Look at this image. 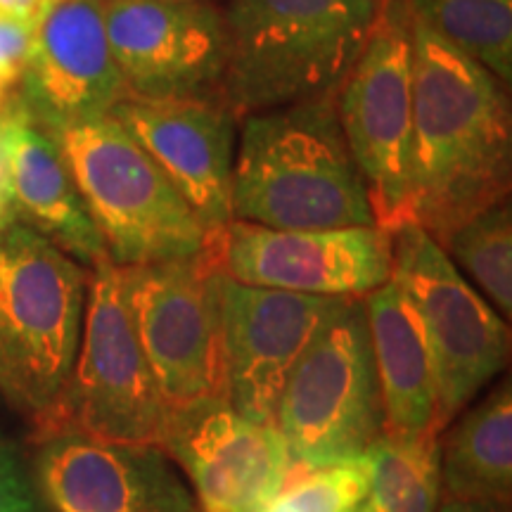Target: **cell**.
Returning <instances> with one entry per match:
<instances>
[{"label": "cell", "instance_id": "6da1fadb", "mask_svg": "<svg viewBox=\"0 0 512 512\" xmlns=\"http://www.w3.org/2000/svg\"><path fill=\"white\" fill-rule=\"evenodd\" d=\"M413 169L408 223L441 245L510 195V100L503 83L411 17Z\"/></svg>", "mask_w": 512, "mask_h": 512}, {"label": "cell", "instance_id": "7a4b0ae2", "mask_svg": "<svg viewBox=\"0 0 512 512\" xmlns=\"http://www.w3.org/2000/svg\"><path fill=\"white\" fill-rule=\"evenodd\" d=\"M230 209L235 221L278 230L375 226L335 95L242 117Z\"/></svg>", "mask_w": 512, "mask_h": 512}, {"label": "cell", "instance_id": "3957f363", "mask_svg": "<svg viewBox=\"0 0 512 512\" xmlns=\"http://www.w3.org/2000/svg\"><path fill=\"white\" fill-rule=\"evenodd\" d=\"M387 0H228L221 95L238 117L330 98Z\"/></svg>", "mask_w": 512, "mask_h": 512}, {"label": "cell", "instance_id": "277c9868", "mask_svg": "<svg viewBox=\"0 0 512 512\" xmlns=\"http://www.w3.org/2000/svg\"><path fill=\"white\" fill-rule=\"evenodd\" d=\"M91 271L34 228L0 230V394L46 441L79 354Z\"/></svg>", "mask_w": 512, "mask_h": 512}, {"label": "cell", "instance_id": "5b68a950", "mask_svg": "<svg viewBox=\"0 0 512 512\" xmlns=\"http://www.w3.org/2000/svg\"><path fill=\"white\" fill-rule=\"evenodd\" d=\"M53 138L114 266L195 259L216 240L117 117L81 121Z\"/></svg>", "mask_w": 512, "mask_h": 512}, {"label": "cell", "instance_id": "8992f818", "mask_svg": "<svg viewBox=\"0 0 512 512\" xmlns=\"http://www.w3.org/2000/svg\"><path fill=\"white\" fill-rule=\"evenodd\" d=\"M275 427L297 467L358 458L382 437V394L363 299H339L313 332L287 377Z\"/></svg>", "mask_w": 512, "mask_h": 512}, {"label": "cell", "instance_id": "52a82bcc", "mask_svg": "<svg viewBox=\"0 0 512 512\" xmlns=\"http://www.w3.org/2000/svg\"><path fill=\"white\" fill-rule=\"evenodd\" d=\"M166 411L128 313L119 266L91 268L79 354L53 437L114 446H162ZM46 439V441H48Z\"/></svg>", "mask_w": 512, "mask_h": 512}, {"label": "cell", "instance_id": "ba28073f", "mask_svg": "<svg viewBox=\"0 0 512 512\" xmlns=\"http://www.w3.org/2000/svg\"><path fill=\"white\" fill-rule=\"evenodd\" d=\"M339 128L366 183L375 226L408 223L413 169V34L406 0L380 24L335 93Z\"/></svg>", "mask_w": 512, "mask_h": 512}, {"label": "cell", "instance_id": "9c48e42d", "mask_svg": "<svg viewBox=\"0 0 512 512\" xmlns=\"http://www.w3.org/2000/svg\"><path fill=\"white\" fill-rule=\"evenodd\" d=\"M219 235L195 259L119 266L128 313L166 411L226 396Z\"/></svg>", "mask_w": 512, "mask_h": 512}, {"label": "cell", "instance_id": "30bf717a", "mask_svg": "<svg viewBox=\"0 0 512 512\" xmlns=\"http://www.w3.org/2000/svg\"><path fill=\"white\" fill-rule=\"evenodd\" d=\"M392 280L418 313L437 368V430L444 434L510 356V330L425 230L392 233Z\"/></svg>", "mask_w": 512, "mask_h": 512}, {"label": "cell", "instance_id": "8fae6325", "mask_svg": "<svg viewBox=\"0 0 512 512\" xmlns=\"http://www.w3.org/2000/svg\"><path fill=\"white\" fill-rule=\"evenodd\" d=\"M102 12L128 98L221 95L228 31L219 5L211 0H102Z\"/></svg>", "mask_w": 512, "mask_h": 512}, {"label": "cell", "instance_id": "7c38bea8", "mask_svg": "<svg viewBox=\"0 0 512 512\" xmlns=\"http://www.w3.org/2000/svg\"><path fill=\"white\" fill-rule=\"evenodd\" d=\"M392 259V233L377 226L278 230L233 219L219 235L228 278L318 297H368L392 280Z\"/></svg>", "mask_w": 512, "mask_h": 512}, {"label": "cell", "instance_id": "4fadbf2b", "mask_svg": "<svg viewBox=\"0 0 512 512\" xmlns=\"http://www.w3.org/2000/svg\"><path fill=\"white\" fill-rule=\"evenodd\" d=\"M162 448L183 467L202 512H261L292 472L278 427L242 418L228 396L169 411Z\"/></svg>", "mask_w": 512, "mask_h": 512}, {"label": "cell", "instance_id": "5bb4252c", "mask_svg": "<svg viewBox=\"0 0 512 512\" xmlns=\"http://www.w3.org/2000/svg\"><path fill=\"white\" fill-rule=\"evenodd\" d=\"M344 297L245 285L221 275L219 316L226 396L242 418L275 425L294 363Z\"/></svg>", "mask_w": 512, "mask_h": 512}, {"label": "cell", "instance_id": "9a60e30c", "mask_svg": "<svg viewBox=\"0 0 512 512\" xmlns=\"http://www.w3.org/2000/svg\"><path fill=\"white\" fill-rule=\"evenodd\" d=\"M19 102L50 136L128 98L107 41L102 0H60L34 29Z\"/></svg>", "mask_w": 512, "mask_h": 512}, {"label": "cell", "instance_id": "2e32d148", "mask_svg": "<svg viewBox=\"0 0 512 512\" xmlns=\"http://www.w3.org/2000/svg\"><path fill=\"white\" fill-rule=\"evenodd\" d=\"M110 114L155 159L207 233L219 235L233 221L230 192L240 117L223 95L124 98Z\"/></svg>", "mask_w": 512, "mask_h": 512}, {"label": "cell", "instance_id": "e0dca14e", "mask_svg": "<svg viewBox=\"0 0 512 512\" xmlns=\"http://www.w3.org/2000/svg\"><path fill=\"white\" fill-rule=\"evenodd\" d=\"M38 482L57 512H202L162 446L62 434L41 441Z\"/></svg>", "mask_w": 512, "mask_h": 512}, {"label": "cell", "instance_id": "ac0fdd59", "mask_svg": "<svg viewBox=\"0 0 512 512\" xmlns=\"http://www.w3.org/2000/svg\"><path fill=\"white\" fill-rule=\"evenodd\" d=\"M0 197L15 221L93 268L107 256L60 145L24 110L17 95L0 105Z\"/></svg>", "mask_w": 512, "mask_h": 512}, {"label": "cell", "instance_id": "d6986e66", "mask_svg": "<svg viewBox=\"0 0 512 512\" xmlns=\"http://www.w3.org/2000/svg\"><path fill=\"white\" fill-rule=\"evenodd\" d=\"M377 382H380L384 434L413 437L437 434L439 387L430 339L401 287L389 280L363 297Z\"/></svg>", "mask_w": 512, "mask_h": 512}, {"label": "cell", "instance_id": "ffe728a7", "mask_svg": "<svg viewBox=\"0 0 512 512\" xmlns=\"http://www.w3.org/2000/svg\"><path fill=\"white\" fill-rule=\"evenodd\" d=\"M441 444V489L456 501L510 505L512 392L501 382L486 399L458 415Z\"/></svg>", "mask_w": 512, "mask_h": 512}, {"label": "cell", "instance_id": "44dd1931", "mask_svg": "<svg viewBox=\"0 0 512 512\" xmlns=\"http://www.w3.org/2000/svg\"><path fill=\"white\" fill-rule=\"evenodd\" d=\"M368 491L354 512H437L441 441L437 434H382L366 451Z\"/></svg>", "mask_w": 512, "mask_h": 512}, {"label": "cell", "instance_id": "7402d4cb", "mask_svg": "<svg viewBox=\"0 0 512 512\" xmlns=\"http://www.w3.org/2000/svg\"><path fill=\"white\" fill-rule=\"evenodd\" d=\"M406 5L415 22L510 86L512 0H406Z\"/></svg>", "mask_w": 512, "mask_h": 512}, {"label": "cell", "instance_id": "603a6c76", "mask_svg": "<svg viewBox=\"0 0 512 512\" xmlns=\"http://www.w3.org/2000/svg\"><path fill=\"white\" fill-rule=\"evenodd\" d=\"M460 273L475 280L477 290L486 294L510 320L512 313V211L510 202H496L460 223L439 245Z\"/></svg>", "mask_w": 512, "mask_h": 512}, {"label": "cell", "instance_id": "cb8c5ba5", "mask_svg": "<svg viewBox=\"0 0 512 512\" xmlns=\"http://www.w3.org/2000/svg\"><path fill=\"white\" fill-rule=\"evenodd\" d=\"M366 491V453L323 467L292 465L280 494L261 512H354Z\"/></svg>", "mask_w": 512, "mask_h": 512}, {"label": "cell", "instance_id": "d4e9b609", "mask_svg": "<svg viewBox=\"0 0 512 512\" xmlns=\"http://www.w3.org/2000/svg\"><path fill=\"white\" fill-rule=\"evenodd\" d=\"M31 36H34V29L22 27V24L0 22V105L10 100L12 91L19 86Z\"/></svg>", "mask_w": 512, "mask_h": 512}, {"label": "cell", "instance_id": "484cf974", "mask_svg": "<svg viewBox=\"0 0 512 512\" xmlns=\"http://www.w3.org/2000/svg\"><path fill=\"white\" fill-rule=\"evenodd\" d=\"M34 503L19 460L10 444L0 439V510Z\"/></svg>", "mask_w": 512, "mask_h": 512}, {"label": "cell", "instance_id": "4316f807", "mask_svg": "<svg viewBox=\"0 0 512 512\" xmlns=\"http://www.w3.org/2000/svg\"><path fill=\"white\" fill-rule=\"evenodd\" d=\"M60 0H0V22L36 29Z\"/></svg>", "mask_w": 512, "mask_h": 512}, {"label": "cell", "instance_id": "83f0119b", "mask_svg": "<svg viewBox=\"0 0 512 512\" xmlns=\"http://www.w3.org/2000/svg\"><path fill=\"white\" fill-rule=\"evenodd\" d=\"M437 512H510L508 505L484 503V501H456V498H444Z\"/></svg>", "mask_w": 512, "mask_h": 512}, {"label": "cell", "instance_id": "f1b7e54d", "mask_svg": "<svg viewBox=\"0 0 512 512\" xmlns=\"http://www.w3.org/2000/svg\"><path fill=\"white\" fill-rule=\"evenodd\" d=\"M12 221H15V216H12L8 202H5L3 197H0V230H3V228L8 226V223H12Z\"/></svg>", "mask_w": 512, "mask_h": 512}, {"label": "cell", "instance_id": "f546056e", "mask_svg": "<svg viewBox=\"0 0 512 512\" xmlns=\"http://www.w3.org/2000/svg\"><path fill=\"white\" fill-rule=\"evenodd\" d=\"M0 512H38L34 503H27V505H17V508H5Z\"/></svg>", "mask_w": 512, "mask_h": 512}]
</instances>
